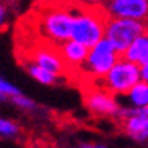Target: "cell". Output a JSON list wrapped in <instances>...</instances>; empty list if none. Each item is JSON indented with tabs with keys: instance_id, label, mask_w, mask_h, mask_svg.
Here are the masks:
<instances>
[{
	"instance_id": "cell-2",
	"label": "cell",
	"mask_w": 148,
	"mask_h": 148,
	"mask_svg": "<svg viewBox=\"0 0 148 148\" xmlns=\"http://www.w3.org/2000/svg\"><path fill=\"white\" fill-rule=\"evenodd\" d=\"M106 20H108V16L103 12V8L85 10L75 7L70 39L82 42L86 47H93L96 42H99L104 38Z\"/></svg>"
},
{
	"instance_id": "cell-12",
	"label": "cell",
	"mask_w": 148,
	"mask_h": 148,
	"mask_svg": "<svg viewBox=\"0 0 148 148\" xmlns=\"http://www.w3.org/2000/svg\"><path fill=\"white\" fill-rule=\"evenodd\" d=\"M25 69H26L28 75H29L31 78L34 80L36 83L42 85V86H54V85H57V83L60 82V75L36 65L34 62H31V60H28L25 64Z\"/></svg>"
},
{
	"instance_id": "cell-18",
	"label": "cell",
	"mask_w": 148,
	"mask_h": 148,
	"mask_svg": "<svg viewBox=\"0 0 148 148\" xmlns=\"http://www.w3.org/2000/svg\"><path fill=\"white\" fill-rule=\"evenodd\" d=\"M7 18H8V10L3 3H0V31L3 29V26L7 25Z\"/></svg>"
},
{
	"instance_id": "cell-19",
	"label": "cell",
	"mask_w": 148,
	"mask_h": 148,
	"mask_svg": "<svg viewBox=\"0 0 148 148\" xmlns=\"http://www.w3.org/2000/svg\"><path fill=\"white\" fill-rule=\"evenodd\" d=\"M80 148H108V145L98 143V142H85V143L80 145Z\"/></svg>"
},
{
	"instance_id": "cell-14",
	"label": "cell",
	"mask_w": 148,
	"mask_h": 148,
	"mask_svg": "<svg viewBox=\"0 0 148 148\" xmlns=\"http://www.w3.org/2000/svg\"><path fill=\"white\" fill-rule=\"evenodd\" d=\"M21 125L15 119L7 117L0 114V140L5 142H15L21 137Z\"/></svg>"
},
{
	"instance_id": "cell-17",
	"label": "cell",
	"mask_w": 148,
	"mask_h": 148,
	"mask_svg": "<svg viewBox=\"0 0 148 148\" xmlns=\"http://www.w3.org/2000/svg\"><path fill=\"white\" fill-rule=\"evenodd\" d=\"M69 5L77 7V8H85V10H95V8H103L106 0H65Z\"/></svg>"
},
{
	"instance_id": "cell-5",
	"label": "cell",
	"mask_w": 148,
	"mask_h": 148,
	"mask_svg": "<svg viewBox=\"0 0 148 148\" xmlns=\"http://www.w3.org/2000/svg\"><path fill=\"white\" fill-rule=\"evenodd\" d=\"M119 51L112 46V42L106 38L96 42L93 47L88 49L86 60L83 64V73L93 80H103L106 73L114 67V64L121 59Z\"/></svg>"
},
{
	"instance_id": "cell-21",
	"label": "cell",
	"mask_w": 148,
	"mask_h": 148,
	"mask_svg": "<svg viewBox=\"0 0 148 148\" xmlns=\"http://www.w3.org/2000/svg\"><path fill=\"white\" fill-rule=\"evenodd\" d=\"M39 148H56V147H39Z\"/></svg>"
},
{
	"instance_id": "cell-8",
	"label": "cell",
	"mask_w": 148,
	"mask_h": 148,
	"mask_svg": "<svg viewBox=\"0 0 148 148\" xmlns=\"http://www.w3.org/2000/svg\"><path fill=\"white\" fill-rule=\"evenodd\" d=\"M103 12L108 18L148 21V0H106Z\"/></svg>"
},
{
	"instance_id": "cell-13",
	"label": "cell",
	"mask_w": 148,
	"mask_h": 148,
	"mask_svg": "<svg viewBox=\"0 0 148 148\" xmlns=\"http://www.w3.org/2000/svg\"><path fill=\"white\" fill-rule=\"evenodd\" d=\"M127 106L132 109H142L148 106V83L140 80L127 91Z\"/></svg>"
},
{
	"instance_id": "cell-9",
	"label": "cell",
	"mask_w": 148,
	"mask_h": 148,
	"mask_svg": "<svg viewBox=\"0 0 148 148\" xmlns=\"http://www.w3.org/2000/svg\"><path fill=\"white\" fill-rule=\"evenodd\" d=\"M29 60L34 62L36 65L49 70V72L60 75V77L65 73L67 69L65 62H64L60 52H59V47L51 46V44H44V46L41 44V46L34 47L29 52Z\"/></svg>"
},
{
	"instance_id": "cell-16",
	"label": "cell",
	"mask_w": 148,
	"mask_h": 148,
	"mask_svg": "<svg viewBox=\"0 0 148 148\" xmlns=\"http://www.w3.org/2000/svg\"><path fill=\"white\" fill-rule=\"evenodd\" d=\"M12 104H13L18 111H21V112H25V114H36V112H39V109H41L39 104H38L33 98L25 95V93L16 96V98L12 101Z\"/></svg>"
},
{
	"instance_id": "cell-15",
	"label": "cell",
	"mask_w": 148,
	"mask_h": 148,
	"mask_svg": "<svg viewBox=\"0 0 148 148\" xmlns=\"http://www.w3.org/2000/svg\"><path fill=\"white\" fill-rule=\"evenodd\" d=\"M21 93L23 91L15 83H12L8 78H5L3 75H0V103H12Z\"/></svg>"
},
{
	"instance_id": "cell-10",
	"label": "cell",
	"mask_w": 148,
	"mask_h": 148,
	"mask_svg": "<svg viewBox=\"0 0 148 148\" xmlns=\"http://www.w3.org/2000/svg\"><path fill=\"white\" fill-rule=\"evenodd\" d=\"M88 49L90 47L83 46L82 42L69 39L59 46V52H60V56L67 67H70V69H82L85 60H86Z\"/></svg>"
},
{
	"instance_id": "cell-7",
	"label": "cell",
	"mask_w": 148,
	"mask_h": 148,
	"mask_svg": "<svg viewBox=\"0 0 148 148\" xmlns=\"http://www.w3.org/2000/svg\"><path fill=\"white\" fill-rule=\"evenodd\" d=\"M119 121L122 122V129L129 138L138 143L148 142V106L142 109L122 106Z\"/></svg>"
},
{
	"instance_id": "cell-6",
	"label": "cell",
	"mask_w": 148,
	"mask_h": 148,
	"mask_svg": "<svg viewBox=\"0 0 148 148\" xmlns=\"http://www.w3.org/2000/svg\"><path fill=\"white\" fill-rule=\"evenodd\" d=\"M83 103H85L86 111L95 117L119 119L122 111V104L119 103L117 96L109 93L103 86L91 88V90L85 91Z\"/></svg>"
},
{
	"instance_id": "cell-1",
	"label": "cell",
	"mask_w": 148,
	"mask_h": 148,
	"mask_svg": "<svg viewBox=\"0 0 148 148\" xmlns=\"http://www.w3.org/2000/svg\"><path fill=\"white\" fill-rule=\"evenodd\" d=\"M75 7L65 2L64 5H49L39 15V33L47 44L59 47L72 38Z\"/></svg>"
},
{
	"instance_id": "cell-3",
	"label": "cell",
	"mask_w": 148,
	"mask_h": 148,
	"mask_svg": "<svg viewBox=\"0 0 148 148\" xmlns=\"http://www.w3.org/2000/svg\"><path fill=\"white\" fill-rule=\"evenodd\" d=\"M142 80L140 65L121 57L101 80V86L116 96H125L135 83Z\"/></svg>"
},
{
	"instance_id": "cell-20",
	"label": "cell",
	"mask_w": 148,
	"mask_h": 148,
	"mask_svg": "<svg viewBox=\"0 0 148 148\" xmlns=\"http://www.w3.org/2000/svg\"><path fill=\"white\" fill-rule=\"evenodd\" d=\"M140 73H142V80L148 83V62L143 64V65H140Z\"/></svg>"
},
{
	"instance_id": "cell-11",
	"label": "cell",
	"mask_w": 148,
	"mask_h": 148,
	"mask_svg": "<svg viewBox=\"0 0 148 148\" xmlns=\"http://www.w3.org/2000/svg\"><path fill=\"white\" fill-rule=\"evenodd\" d=\"M122 57L127 59V60H132L135 64H138V65L147 64L148 62V28L140 38H137L132 42V46L122 54Z\"/></svg>"
},
{
	"instance_id": "cell-4",
	"label": "cell",
	"mask_w": 148,
	"mask_h": 148,
	"mask_svg": "<svg viewBox=\"0 0 148 148\" xmlns=\"http://www.w3.org/2000/svg\"><path fill=\"white\" fill-rule=\"evenodd\" d=\"M148 25L138 20H129V18H108L104 28V38L112 42V46L124 54L132 46L137 38L147 31Z\"/></svg>"
}]
</instances>
